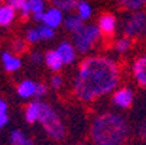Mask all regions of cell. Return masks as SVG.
<instances>
[{"instance_id":"obj_1","label":"cell","mask_w":146,"mask_h":145,"mask_svg":"<svg viewBox=\"0 0 146 145\" xmlns=\"http://www.w3.org/2000/svg\"><path fill=\"white\" fill-rule=\"evenodd\" d=\"M120 80L117 64L107 57H88L78 67L74 93L81 102H93L113 92Z\"/></svg>"},{"instance_id":"obj_13","label":"cell","mask_w":146,"mask_h":145,"mask_svg":"<svg viewBox=\"0 0 146 145\" xmlns=\"http://www.w3.org/2000/svg\"><path fill=\"white\" fill-rule=\"evenodd\" d=\"M2 63H3V67L7 71H17L20 67H22L20 58L10 54V52H3L2 54Z\"/></svg>"},{"instance_id":"obj_6","label":"cell","mask_w":146,"mask_h":145,"mask_svg":"<svg viewBox=\"0 0 146 145\" xmlns=\"http://www.w3.org/2000/svg\"><path fill=\"white\" fill-rule=\"evenodd\" d=\"M62 20H64V16H62V10L52 6L49 9H45L44 15H42V20L40 22H44L45 25L56 29L62 25Z\"/></svg>"},{"instance_id":"obj_16","label":"cell","mask_w":146,"mask_h":145,"mask_svg":"<svg viewBox=\"0 0 146 145\" xmlns=\"http://www.w3.org/2000/svg\"><path fill=\"white\" fill-rule=\"evenodd\" d=\"M28 5L31 9V15H33V19L40 22L45 12V0H28Z\"/></svg>"},{"instance_id":"obj_26","label":"cell","mask_w":146,"mask_h":145,"mask_svg":"<svg viewBox=\"0 0 146 145\" xmlns=\"http://www.w3.org/2000/svg\"><path fill=\"white\" fill-rule=\"evenodd\" d=\"M46 92H48V89H46L45 84H42V83H40V84H36V89H35V96H36V97L45 96Z\"/></svg>"},{"instance_id":"obj_17","label":"cell","mask_w":146,"mask_h":145,"mask_svg":"<svg viewBox=\"0 0 146 145\" xmlns=\"http://www.w3.org/2000/svg\"><path fill=\"white\" fill-rule=\"evenodd\" d=\"M6 3L12 6L15 10H19L22 17H29L31 16V9L28 5V0H6Z\"/></svg>"},{"instance_id":"obj_22","label":"cell","mask_w":146,"mask_h":145,"mask_svg":"<svg viewBox=\"0 0 146 145\" xmlns=\"http://www.w3.org/2000/svg\"><path fill=\"white\" fill-rule=\"evenodd\" d=\"M52 5L61 10H65V12H70L72 9H75V5H77V0H51Z\"/></svg>"},{"instance_id":"obj_18","label":"cell","mask_w":146,"mask_h":145,"mask_svg":"<svg viewBox=\"0 0 146 145\" xmlns=\"http://www.w3.org/2000/svg\"><path fill=\"white\" fill-rule=\"evenodd\" d=\"M65 23V29L71 33H75L78 32L82 26H84V20L80 19L78 16H68L65 20H62Z\"/></svg>"},{"instance_id":"obj_31","label":"cell","mask_w":146,"mask_h":145,"mask_svg":"<svg viewBox=\"0 0 146 145\" xmlns=\"http://www.w3.org/2000/svg\"><path fill=\"white\" fill-rule=\"evenodd\" d=\"M5 113H7V103L3 99H0V115H5Z\"/></svg>"},{"instance_id":"obj_27","label":"cell","mask_w":146,"mask_h":145,"mask_svg":"<svg viewBox=\"0 0 146 145\" xmlns=\"http://www.w3.org/2000/svg\"><path fill=\"white\" fill-rule=\"evenodd\" d=\"M51 84H52L54 89H59V87L62 86V78H61V76H52Z\"/></svg>"},{"instance_id":"obj_21","label":"cell","mask_w":146,"mask_h":145,"mask_svg":"<svg viewBox=\"0 0 146 145\" xmlns=\"http://www.w3.org/2000/svg\"><path fill=\"white\" fill-rule=\"evenodd\" d=\"M10 142L15 145H31L32 144V141L19 129H16L10 134Z\"/></svg>"},{"instance_id":"obj_25","label":"cell","mask_w":146,"mask_h":145,"mask_svg":"<svg viewBox=\"0 0 146 145\" xmlns=\"http://www.w3.org/2000/svg\"><path fill=\"white\" fill-rule=\"evenodd\" d=\"M26 41H28L29 44H36V42H39L40 38H39V31H38V28H32V29H29V31L26 32Z\"/></svg>"},{"instance_id":"obj_14","label":"cell","mask_w":146,"mask_h":145,"mask_svg":"<svg viewBox=\"0 0 146 145\" xmlns=\"http://www.w3.org/2000/svg\"><path fill=\"white\" fill-rule=\"evenodd\" d=\"M39 112H40V102L39 100H33L25 109V119L28 123H35L38 122L39 118Z\"/></svg>"},{"instance_id":"obj_29","label":"cell","mask_w":146,"mask_h":145,"mask_svg":"<svg viewBox=\"0 0 146 145\" xmlns=\"http://www.w3.org/2000/svg\"><path fill=\"white\" fill-rule=\"evenodd\" d=\"M137 132H139V136H140V139L146 141V122H145V123H142V125L139 126Z\"/></svg>"},{"instance_id":"obj_3","label":"cell","mask_w":146,"mask_h":145,"mask_svg":"<svg viewBox=\"0 0 146 145\" xmlns=\"http://www.w3.org/2000/svg\"><path fill=\"white\" fill-rule=\"evenodd\" d=\"M38 122H40L44 131L46 132V135L49 138L56 139V141L64 138V135H65L64 123L61 122V119L56 115V112L54 110V108H51L45 102H40V112H39Z\"/></svg>"},{"instance_id":"obj_23","label":"cell","mask_w":146,"mask_h":145,"mask_svg":"<svg viewBox=\"0 0 146 145\" xmlns=\"http://www.w3.org/2000/svg\"><path fill=\"white\" fill-rule=\"evenodd\" d=\"M38 31H39V38H40V41H49V39H52V38L55 36V29L51 28V26H48V25H45V23L40 25V26L38 28Z\"/></svg>"},{"instance_id":"obj_5","label":"cell","mask_w":146,"mask_h":145,"mask_svg":"<svg viewBox=\"0 0 146 145\" xmlns=\"http://www.w3.org/2000/svg\"><path fill=\"white\" fill-rule=\"evenodd\" d=\"M123 32L127 38H143L146 36V13L133 10L123 23Z\"/></svg>"},{"instance_id":"obj_12","label":"cell","mask_w":146,"mask_h":145,"mask_svg":"<svg viewBox=\"0 0 146 145\" xmlns=\"http://www.w3.org/2000/svg\"><path fill=\"white\" fill-rule=\"evenodd\" d=\"M45 64L48 65L49 70L52 71H59L62 68V65H64V63H62V58L61 55L58 54L56 49H52V51H48L45 54Z\"/></svg>"},{"instance_id":"obj_28","label":"cell","mask_w":146,"mask_h":145,"mask_svg":"<svg viewBox=\"0 0 146 145\" xmlns=\"http://www.w3.org/2000/svg\"><path fill=\"white\" fill-rule=\"evenodd\" d=\"M25 48H26V45H25L23 41H17V42H15V45H13L15 52H22V51H25Z\"/></svg>"},{"instance_id":"obj_24","label":"cell","mask_w":146,"mask_h":145,"mask_svg":"<svg viewBox=\"0 0 146 145\" xmlns=\"http://www.w3.org/2000/svg\"><path fill=\"white\" fill-rule=\"evenodd\" d=\"M130 47H132V42H130V38H127V36L120 38L117 42H116V49H117V52H120V54L127 52V51L130 49Z\"/></svg>"},{"instance_id":"obj_7","label":"cell","mask_w":146,"mask_h":145,"mask_svg":"<svg viewBox=\"0 0 146 145\" xmlns=\"http://www.w3.org/2000/svg\"><path fill=\"white\" fill-rule=\"evenodd\" d=\"M133 92L127 87H124V89H119L114 92L113 94V103H114V106L120 108V109H127L132 106V103H133Z\"/></svg>"},{"instance_id":"obj_30","label":"cell","mask_w":146,"mask_h":145,"mask_svg":"<svg viewBox=\"0 0 146 145\" xmlns=\"http://www.w3.org/2000/svg\"><path fill=\"white\" fill-rule=\"evenodd\" d=\"M7 123H9V116H7V113L0 115V129H3Z\"/></svg>"},{"instance_id":"obj_15","label":"cell","mask_w":146,"mask_h":145,"mask_svg":"<svg viewBox=\"0 0 146 145\" xmlns=\"http://www.w3.org/2000/svg\"><path fill=\"white\" fill-rule=\"evenodd\" d=\"M35 89H36V84L32 80H25L17 86V94L22 99H31L35 96Z\"/></svg>"},{"instance_id":"obj_9","label":"cell","mask_w":146,"mask_h":145,"mask_svg":"<svg viewBox=\"0 0 146 145\" xmlns=\"http://www.w3.org/2000/svg\"><path fill=\"white\" fill-rule=\"evenodd\" d=\"M116 17L110 13H104L100 16L98 19V29L101 32V35H107V36H111L114 32H116Z\"/></svg>"},{"instance_id":"obj_8","label":"cell","mask_w":146,"mask_h":145,"mask_svg":"<svg viewBox=\"0 0 146 145\" xmlns=\"http://www.w3.org/2000/svg\"><path fill=\"white\" fill-rule=\"evenodd\" d=\"M133 77L140 87H146V54L133 63Z\"/></svg>"},{"instance_id":"obj_10","label":"cell","mask_w":146,"mask_h":145,"mask_svg":"<svg viewBox=\"0 0 146 145\" xmlns=\"http://www.w3.org/2000/svg\"><path fill=\"white\" fill-rule=\"evenodd\" d=\"M56 51H58V54L61 55L62 63H64V64H71L72 61L75 59V57H77V49H75L74 45L70 44V42H61V44L58 45Z\"/></svg>"},{"instance_id":"obj_32","label":"cell","mask_w":146,"mask_h":145,"mask_svg":"<svg viewBox=\"0 0 146 145\" xmlns=\"http://www.w3.org/2000/svg\"><path fill=\"white\" fill-rule=\"evenodd\" d=\"M31 59H32L33 64H39L40 61H42V57H40V54H38V52H33L32 57H31Z\"/></svg>"},{"instance_id":"obj_4","label":"cell","mask_w":146,"mask_h":145,"mask_svg":"<svg viewBox=\"0 0 146 145\" xmlns=\"http://www.w3.org/2000/svg\"><path fill=\"white\" fill-rule=\"evenodd\" d=\"M101 36V32L97 25H84L78 32L74 33V48L80 54H87L90 52L94 45L98 42Z\"/></svg>"},{"instance_id":"obj_20","label":"cell","mask_w":146,"mask_h":145,"mask_svg":"<svg viewBox=\"0 0 146 145\" xmlns=\"http://www.w3.org/2000/svg\"><path fill=\"white\" fill-rule=\"evenodd\" d=\"M75 7H77V16H78L80 19H82V20H88V19L91 17L93 9H91V6H90L87 2H80V3L77 2Z\"/></svg>"},{"instance_id":"obj_2","label":"cell","mask_w":146,"mask_h":145,"mask_svg":"<svg viewBox=\"0 0 146 145\" xmlns=\"http://www.w3.org/2000/svg\"><path fill=\"white\" fill-rule=\"evenodd\" d=\"M130 135L129 125L124 118L116 113L98 115L91 125V138L100 145H120Z\"/></svg>"},{"instance_id":"obj_19","label":"cell","mask_w":146,"mask_h":145,"mask_svg":"<svg viewBox=\"0 0 146 145\" xmlns=\"http://www.w3.org/2000/svg\"><path fill=\"white\" fill-rule=\"evenodd\" d=\"M119 6H121L123 9L127 10H140L142 7H145L146 0H117Z\"/></svg>"},{"instance_id":"obj_11","label":"cell","mask_w":146,"mask_h":145,"mask_svg":"<svg viewBox=\"0 0 146 145\" xmlns=\"http://www.w3.org/2000/svg\"><path fill=\"white\" fill-rule=\"evenodd\" d=\"M15 16H16V10L9 6L7 3L5 5H0V26H9L12 25V22L15 20Z\"/></svg>"}]
</instances>
